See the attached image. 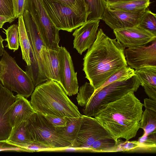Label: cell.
Instances as JSON below:
<instances>
[{
	"label": "cell",
	"mask_w": 156,
	"mask_h": 156,
	"mask_svg": "<svg viewBox=\"0 0 156 156\" xmlns=\"http://www.w3.org/2000/svg\"><path fill=\"white\" fill-rule=\"evenodd\" d=\"M125 48L116 38L111 39L101 29L98 30L96 39L83 58V69L95 90L113 74L128 66Z\"/></svg>",
	"instance_id": "cell-1"
},
{
	"label": "cell",
	"mask_w": 156,
	"mask_h": 156,
	"mask_svg": "<svg viewBox=\"0 0 156 156\" xmlns=\"http://www.w3.org/2000/svg\"><path fill=\"white\" fill-rule=\"evenodd\" d=\"M144 104L130 92L106 105L94 116L115 140H129L140 128Z\"/></svg>",
	"instance_id": "cell-2"
},
{
	"label": "cell",
	"mask_w": 156,
	"mask_h": 156,
	"mask_svg": "<svg viewBox=\"0 0 156 156\" xmlns=\"http://www.w3.org/2000/svg\"><path fill=\"white\" fill-rule=\"evenodd\" d=\"M30 102L35 112L42 115L70 117L82 116L60 84L53 80H47L36 86Z\"/></svg>",
	"instance_id": "cell-3"
},
{
	"label": "cell",
	"mask_w": 156,
	"mask_h": 156,
	"mask_svg": "<svg viewBox=\"0 0 156 156\" xmlns=\"http://www.w3.org/2000/svg\"><path fill=\"white\" fill-rule=\"evenodd\" d=\"M23 17L30 46L31 64L29 66H27L25 72L31 78L35 88L50 80L48 67L43 53L46 46L30 13L24 10Z\"/></svg>",
	"instance_id": "cell-4"
},
{
	"label": "cell",
	"mask_w": 156,
	"mask_h": 156,
	"mask_svg": "<svg viewBox=\"0 0 156 156\" xmlns=\"http://www.w3.org/2000/svg\"><path fill=\"white\" fill-rule=\"evenodd\" d=\"M140 85L136 75L126 80L115 81L94 90L83 109L84 115L94 117L108 104L115 101L130 92L137 91Z\"/></svg>",
	"instance_id": "cell-5"
},
{
	"label": "cell",
	"mask_w": 156,
	"mask_h": 156,
	"mask_svg": "<svg viewBox=\"0 0 156 156\" xmlns=\"http://www.w3.org/2000/svg\"><path fill=\"white\" fill-rule=\"evenodd\" d=\"M52 22L59 30L71 32L87 21V6L71 7L51 0H42Z\"/></svg>",
	"instance_id": "cell-6"
},
{
	"label": "cell",
	"mask_w": 156,
	"mask_h": 156,
	"mask_svg": "<svg viewBox=\"0 0 156 156\" xmlns=\"http://www.w3.org/2000/svg\"><path fill=\"white\" fill-rule=\"evenodd\" d=\"M1 61L3 70L0 76L3 86L6 89L16 92L27 98L31 96L35 87L30 76L17 65L14 58L4 50Z\"/></svg>",
	"instance_id": "cell-7"
},
{
	"label": "cell",
	"mask_w": 156,
	"mask_h": 156,
	"mask_svg": "<svg viewBox=\"0 0 156 156\" xmlns=\"http://www.w3.org/2000/svg\"><path fill=\"white\" fill-rule=\"evenodd\" d=\"M26 128L31 142L44 146L48 151L70 147L71 144L57 134L55 128L49 124L44 116L35 112L27 121Z\"/></svg>",
	"instance_id": "cell-8"
},
{
	"label": "cell",
	"mask_w": 156,
	"mask_h": 156,
	"mask_svg": "<svg viewBox=\"0 0 156 156\" xmlns=\"http://www.w3.org/2000/svg\"><path fill=\"white\" fill-rule=\"evenodd\" d=\"M24 10L31 16L46 47L57 51L59 47V30L51 20L42 0H26Z\"/></svg>",
	"instance_id": "cell-9"
},
{
	"label": "cell",
	"mask_w": 156,
	"mask_h": 156,
	"mask_svg": "<svg viewBox=\"0 0 156 156\" xmlns=\"http://www.w3.org/2000/svg\"><path fill=\"white\" fill-rule=\"evenodd\" d=\"M112 137L109 133L94 117L82 115L76 137L70 147L90 151L93 144L100 139Z\"/></svg>",
	"instance_id": "cell-10"
},
{
	"label": "cell",
	"mask_w": 156,
	"mask_h": 156,
	"mask_svg": "<svg viewBox=\"0 0 156 156\" xmlns=\"http://www.w3.org/2000/svg\"><path fill=\"white\" fill-rule=\"evenodd\" d=\"M57 51L60 65V84L67 95H75L79 89L77 73L75 72L70 54L62 46H59Z\"/></svg>",
	"instance_id": "cell-11"
},
{
	"label": "cell",
	"mask_w": 156,
	"mask_h": 156,
	"mask_svg": "<svg viewBox=\"0 0 156 156\" xmlns=\"http://www.w3.org/2000/svg\"><path fill=\"white\" fill-rule=\"evenodd\" d=\"M147 9L128 11L111 10L107 7L101 20L113 30L136 27Z\"/></svg>",
	"instance_id": "cell-12"
},
{
	"label": "cell",
	"mask_w": 156,
	"mask_h": 156,
	"mask_svg": "<svg viewBox=\"0 0 156 156\" xmlns=\"http://www.w3.org/2000/svg\"><path fill=\"white\" fill-rule=\"evenodd\" d=\"M150 45L127 48L124 53L127 65L135 70L144 66H156V39Z\"/></svg>",
	"instance_id": "cell-13"
},
{
	"label": "cell",
	"mask_w": 156,
	"mask_h": 156,
	"mask_svg": "<svg viewBox=\"0 0 156 156\" xmlns=\"http://www.w3.org/2000/svg\"><path fill=\"white\" fill-rule=\"evenodd\" d=\"M113 30L116 40L125 48L145 45L156 39V35L137 26Z\"/></svg>",
	"instance_id": "cell-14"
},
{
	"label": "cell",
	"mask_w": 156,
	"mask_h": 156,
	"mask_svg": "<svg viewBox=\"0 0 156 156\" xmlns=\"http://www.w3.org/2000/svg\"><path fill=\"white\" fill-rule=\"evenodd\" d=\"M100 21L99 20L87 21L73 33V48L80 55L89 49L96 39Z\"/></svg>",
	"instance_id": "cell-15"
},
{
	"label": "cell",
	"mask_w": 156,
	"mask_h": 156,
	"mask_svg": "<svg viewBox=\"0 0 156 156\" xmlns=\"http://www.w3.org/2000/svg\"><path fill=\"white\" fill-rule=\"evenodd\" d=\"M15 101L5 113L6 118L12 128L27 121L35 112L26 98L17 94Z\"/></svg>",
	"instance_id": "cell-16"
},
{
	"label": "cell",
	"mask_w": 156,
	"mask_h": 156,
	"mask_svg": "<svg viewBox=\"0 0 156 156\" xmlns=\"http://www.w3.org/2000/svg\"><path fill=\"white\" fill-rule=\"evenodd\" d=\"M16 96L0 83V141L7 140L12 129L7 121L5 113L15 101Z\"/></svg>",
	"instance_id": "cell-17"
},
{
	"label": "cell",
	"mask_w": 156,
	"mask_h": 156,
	"mask_svg": "<svg viewBox=\"0 0 156 156\" xmlns=\"http://www.w3.org/2000/svg\"><path fill=\"white\" fill-rule=\"evenodd\" d=\"M134 73L147 95L156 101V66L143 67L134 70Z\"/></svg>",
	"instance_id": "cell-18"
},
{
	"label": "cell",
	"mask_w": 156,
	"mask_h": 156,
	"mask_svg": "<svg viewBox=\"0 0 156 156\" xmlns=\"http://www.w3.org/2000/svg\"><path fill=\"white\" fill-rule=\"evenodd\" d=\"M82 116L77 117H66V125L55 128L58 135L71 144L77 136L81 124Z\"/></svg>",
	"instance_id": "cell-19"
},
{
	"label": "cell",
	"mask_w": 156,
	"mask_h": 156,
	"mask_svg": "<svg viewBox=\"0 0 156 156\" xmlns=\"http://www.w3.org/2000/svg\"><path fill=\"white\" fill-rule=\"evenodd\" d=\"M48 62L50 80L60 83V65L57 51L45 47L43 50Z\"/></svg>",
	"instance_id": "cell-20"
},
{
	"label": "cell",
	"mask_w": 156,
	"mask_h": 156,
	"mask_svg": "<svg viewBox=\"0 0 156 156\" xmlns=\"http://www.w3.org/2000/svg\"><path fill=\"white\" fill-rule=\"evenodd\" d=\"M18 29L19 39L20 47L23 59L27 66L30 65V46L24 25L23 15L18 18Z\"/></svg>",
	"instance_id": "cell-21"
},
{
	"label": "cell",
	"mask_w": 156,
	"mask_h": 156,
	"mask_svg": "<svg viewBox=\"0 0 156 156\" xmlns=\"http://www.w3.org/2000/svg\"><path fill=\"white\" fill-rule=\"evenodd\" d=\"M151 2L150 0H133L112 3H108L107 7L111 10L134 11L146 9Z\"/></svg>",
	"instance_id": "cell-22"
},
{
	"label": "cell",
	"mask_w": 156,
	"mask_h": 156,
	"mask_svg": "<svg viewBox=\"0 0 156 156\" xmlns=\"http://www.w3.org/2000/svg\"><path fill=\"white\" fill-rule=\"evenodd\" d=\"M27 122V121L23 122L12 128L6 140L7 142L17 146L31 142L26 128Z\"/></svg>",
	"instance_id": "cell-23"
},
{
	"label": "cell",
	"mask_w": 156,
	"mask_h": 156,
	"mask_svg": "<svg viewBox=\"0 0 156 156\" xmlns=\"http://www.w3.org/2000/svg\"><path fill=\"white\" fill-rule=\"evenodd\" d=\"M117 140L112 137L102 138L95 141L91 145L90 152H117Z\"/></svg>",
	"instance_id": "cell-24"
},
{
	"label": "cell",
	"mask_w": 156,
	"mask_h": 156,
	"mask_svg": "<svg viewBox=\"0 0 156 156\" xmlns=\"http://www.w3.org/2000/svg\"><path fill=\"white\" fill-rule=\"evenodd\" d=\"M140 128L143 130L144 135L156 132V112L145 108L140 121Z\"/></svg>",
	"instance_id": "cell-25"
},
{
	"label": "cell",
	"mask_w": 156,
	"mask_h": 156,
	"mask_svg": "<svg viewBox=\"0 0 156 156\" xmlns=\"http://www.w3.org/2000/svg\"><path fill=\"white\" fill-rule=\"evenodd\" d=\"M87 5L89 14L87 21L101 20L107 7L105 0H85Z\"/></svg>",
	"instance_id": "cell-26"
},
{
	"label": "cell",
	"mask_w": 156,
	"mask_h": 156,
	"mask_svg": "<svg viewBox=\"0 0 156 156\" xmlns=\"http://www.w3.org/2000/svg\"><path fill=\"white\" fill-rule=\"evenodd\" d=\"M137 27L156 36V14L147 8Z\"/></svg>",
	"instance_id": "cell-27"
},
{
	"label": "cell",
	"mask_w": 156,
	"mask_h": 156,
	"mask_svg": "<svg viewBox=\"0 0 156 156\" xmlns=\"http://www.w3.org/2000/svg\"><path fill=\"white\" fill-rule=\"evenodd\" d=\"M5 31L6 39L5 41L7 43L5 47L9 49L13 50L14 52L19 48L20 43L19 39L18 25L13 24L9 27L7 29H4Z\"/></svg>",
	"instance_id": "cell-28"
},
{
	"label": "cell",
	"mask_w": 156,
	"mask_h": 156,
	"mask_svg": "<svg viewBox=\"0 0 156 156\" xmlns=\"http://www.w3.org/2000/svg\"><path fill=\"white\" fill-rule=\"evenodd\" d=\"M135 75L134 70L130 67L126 66L112 75L102 85L96 89H100L115 81L126 80Z\"/></svg>",
	"instance_id": "cell-29"
},
{
	"label": "cell",
	"mask_w": 156,
	"mask_h": 156,
	"mask_svg": "<svg viewBox=\"0 0 156 156\" xmlns=\"http://www.w3.org/2000/svg\"><path fill=\"white\" fill-rule=\"evenodd\" d=\"M95 89L90 83L86 82L78 89L76 98L79 105L85 107L87 104Z\"/></svg>",
	"instance_id": "cell-30"
},
{
	"label": "cell",
	"mask_w": 156,
	"mask_h": 156,
	"mask_svg": "<svg viewBox=\"0 0 156 156\" xmlns=\"http://www.w3.org/2000/svg\"><path fill=\"white\" fill-rule=\"evenodd\" d=\"M117 141L118 145L117 152H144L137 140L123 141L119 139H117Z\"/></svg>",
	"instance_id": "cell-31"
},
{
	"label": "cell",
	"mask_w": 156,
	"mask_h": 156,
	"mask_svg": "<svg viewBox=\"0 0 156 156\" xmlns=\"http://www.w3.org/2000/svg\"><path fill=\"white\" fill-rule=\"evenodd\" d=\"M137 141L145 152L156 153V132L148 135L143 134Z\"/></svg>",
	"instance_id": "cell-32"
},
{
	"label": "cell",
	"mask_w": 156,
	"mask_h": 156,
	"mask_svg": "<svg viewBox=\"0 0 156 156\" xmlns=\"http://www.w3.org/2000/svg\"><path fill=\"white\" fill-rule=\"evenodd\" d=\"M43 115L49 124L54 127L64 126L66 125L67 119L66 117H62L52 115Z\"/></svg>",
	"instance_id": "cell-33"
},
{
	"label": "cell",
	"mask_w": 156,
	"mask_h": 156,
	"mask_svg": "<svg viewBox=\"0 0 156 156\" xmlns=\"http://www.w3.org/2000/svg\"><path fill=\"white\" fill-rule=\"evenodd\" d=\"M0 15L14 17L12 0H0Z\"/></svg>",
	"instance_id": "cell-34"
},
{
	"label": "cell",
	"mask_w": 156,
	"mask_h": 156,
	"mask_svg": "<svg viewBox=\"0 0 156 156\" xmlns=\"http://www.w3.org/2000/svg\"><path fill=\"white\" fill-rule=\"evenodd\" d=\"M26 0H12L15 19L22 16L24 11Z\"/></svg>",
	"instance_id": "cell-35"
},
{
	"label": "cell",
	"mask_w": 156,
	"mask_h": 156,
	"mask_svg": "<svg viewBox=\"0 0 156 156\" xmlns=\"http://www.w3.org/2000/svg\"><path fill=\"white\" fill-rule=\"evenodd\" d=\"M3 151L29 152L28 150L12 144L6 140L0 141V151Z\"/></svg>",
	"instance_id": "cell-36"
},
{
	"label": "cell",
	"mask_w": 156,
	"mask_h": 156,
	"mask_svg": "<svg viewBox=\"0 0 156 156\" xmlns=\"http://www.w3.org/2000/svg\"><path fill=\"white\" fill-rule=\"evenodd\" d=\"M64 5L73 7L86 6L87 5L85 0H51Z\"/></svg>",
	"instance_id": "cell-37"
},
{
	"label": "cell",
	"mask_w": 156,
	"mask_h": 156,
	"mask_svg": "<svg viewBox=\"0 0 156 156\" xmlns=\"http://www.w3.org/2000/svg\"><path fill=\"white\" fill-rule=\"evenodd\" d=\"M144 106L145 108L156 112V100L150 98H145L144 99Z\"/></svg>",
	"instance_id": "cell-38"
},
{
	"label": "cell",
	"mask_w": 156,
	"mask_h": 156,
	"mask_svg": "<svg viewBox=\"0 0 156 156\" xmlns=\"http://www.w3.org/2000/svg\"><path fill=\"white\" fill-rule=\"evenodd\" d=\"M15 19L14 17L0 15V28H2L5 23L9 22L11 23L14 21Z\"/></svg>",
	"instance_id": "cell-39"
},
{
	"label": "cell",
	"mask_w": 156,
	"mask_h": 156,
	"mask_svg": "<svg viewBox=\"0 0 156 156\" xmlns=\"http://www.w3.org/2000/svg\"><path fill=\"white\" fill-rule=\"evenodd\" d=\"M5 41L0 35V56L2 55L4 49L3 45V42Z\"/></svg>",
	"instance_id": "cell-40"
},
{
	"label": "cell",
	"mask_w": 156,
	"mask_h": 156,
	"mask_svg": "<svg viewBox=\"0 0 156 156\" xmlns=\"http://www.w3.org/2000/svg\"><path fill=\"white\" fill-rule=\"evenodd\" d=\"M108 3H112L118 2H126L133 0H105Z\"/></svg>",
	"instance_id": "cell-41"
},
{
	"label": "cell",
	"mask_w": 156,
	"mask_h": 156,
	"mask_svg": "<svg viewBox=\"0 0 156 156\" xmlns=\"http://www.w3.org/2000/svg\"><path fill=\"white\" fill-rule=\"evenodd\" d=\"M3 70V65L1 61L0 60V76H1Z\"/></svg>",
	"instance_id": "cell-42"
}]
</instances>
